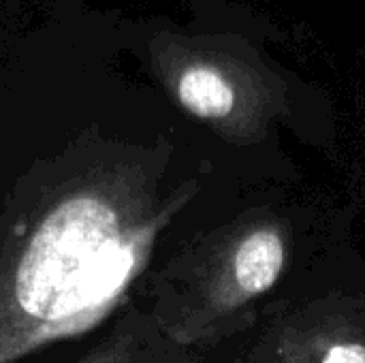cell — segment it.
Here are the masks:
<instances>
[{"label":"cell","mask_w":365,"mask_h":363,"mask_svg":"<svg viewBox=\"0 0 365 363\" xmlns=\"http://www.w3.org/2000/svg\"><path fill=\"white\" fill-rule=\"evenodd\" d=\"M160 175L145 156H96L15 193L0 229V363L90 332L126 300L197 190L163 195Z\"/></svg>","instance_id":"cell-1"},{"label":"cell","mask_w":365,"mask_h":363,"mask_svg":"<svg viewBox=\"0 0 365 363\" xmlns=\"http://www.w3.org/2000/svg\"><path fill=\"white\" fill-rule=\"evenodd\" d=\"M150 347L145 340V327H126L115 332L103 347L94 349L79 363H154L150 355Z\"/></svg>","instance_id":"cell-4"},{"label":"cell","mask_w":365,"mask_h":363,"mask_svg":"<svg viewBox=\"0 0 365 363\" xmlns=\"http://www.w3.org/2000/svg\"><path fill=\"white\" fill-rule=\"evenodd\" d=\"M319 363H365V344L346 340L331 342L319 357Z\"/></svg>","instance_id":"cell-5"},{"label":"cell","mask_w":365,"mask_h":363,"mask_svg":"<svg viewBox=\"0 0 365 363\" xmlns=\"http://www.w3.org/2000/svg\"><path fill=\"white\" fill-rule=\"evenodd\" d=\"M287 250V237L276 225L263 223L240 231L201 276L188 310L167 327L169 338L192 342L205 336L216 319L267 293L284 272Z\"/></svg>","instance_id":"cell-3"},{"label":"cell","mask_w":365,"mask_h":363,"mask_svg":"<svg viewBox=\"0 0 365 363\" xmlns=\"http://www.w3.org/2000/svg\"><path fill=\"white\" fill-rule=\"evenodd\" d=\"M152 51L173 101L227 137L255 135L276 111L278 81L225 45L167 39Z\"/></svg>","instance_id":"cell-2"}]
</instances>
